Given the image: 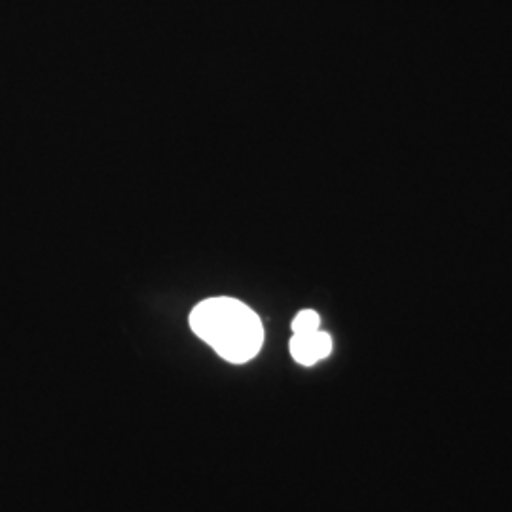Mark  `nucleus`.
I'll return each instance as SVG.
<instances>
[{
	"mask_svg": "<svg viewBox=\"0 0 512 512\" xmlns=\"http://www.w3.org/2000/svg\"><path fill=\"white\" fill-rule=\"evenodd\" d=\"M190 327L228 363L243 365L262 348L260 317L236 298L217 296L200 302L190 313Z\"/></svg>",
	"mask_w": 512,
	"mask_h": 512,
	"instance_id": "obj_1",
	"label": "nucleus"
},
{
	"mask_svg": "<svg viewBox=\"0 0 512 512\" xmlns=\"http://www.w3.org/2000/svg\"><path fill=\"white\" fill-rule=\"evenodd\" d=\"M319 315L313 310L300 311L293 321V334H310L319 330Z\"/></svg>",
	"mask_w": 512,
	"mask_h": 512,
	"instance_id": "obj_3",
	"label": "nucleus"
},
{
	"mask_svg": "<svg viewBox=\"0 0 512 512\" xmlns=\"http://www.w3.org/2000/svg\"><path fill=\"white\" fill-rule=\"evenodd\" d=\"M330 351H332V340L323 330H315L310 334H293L291 355L300 365H315L321 359L329 357Z\"/></svg>",
	"mask_w": 512,
	"mask_h": 512,
	"instance_id": "obj_2",
	"label": "nucleus"
}]
</instances>
